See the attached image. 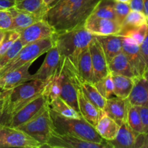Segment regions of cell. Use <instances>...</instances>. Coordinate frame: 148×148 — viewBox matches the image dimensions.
<instances>
[{
	"mask_svg": "<svg viewBox=\"0 0 148 148\" xmlns=\"http://www.w3.org/2000/svg\"><path fill=\"white\" fill-rule=\"evenodd\" d=\"M143 5H144V13L147 16L148 20V0H143Z\"/></svg>",
	"mask_w": 148,
	"mask_h": 148,
	"instance_id": "f6af8a7d",
	"label": "cell"
},
{
	"mask_svg": "<svg viewBox=\"0 0 148 148\" xmlns=\"http://www.w3.org/2000/svg\"><path fill=\"white\" fill-rule=\"evenodd\" d=\"M10 10L12 17V23L9 30H14L20 32L42 19L32 13L17 10L15 7L10 9Z\"/></svg>",
	"mask_w": 148,
	"mask_h": 148,
	"instance_id": "7402d4cb",
	"label": "cell"
},
{
	"mask_svg": "<svg viewBox=\"0 0 148 148\" xmlns=\"http://www.w3.org/2000/svg\"><path fill=\"white\" fill-rule=\"evenodd\" d=\"M77 102L79 112L81 116L87 122L95 127L99 119L101 110L98 109L85 97L81 88H79V85L77 88Z\"/></svg>",
	"mask_w": 148,
	"mask_h": 148,
	"instance_id": "ac0fdd59",
	"label": "cell"
},
{
	"mask_svg": "<svg viewBox=\"0 0 148 148\" xmlns=\"http://www.w3.org/2000/svg\"><path fill=\"white\" fill-rule=\"evenodd\" d=\"M108 69L111 74L124 75L132 78L136 77L127 56L123 51L118 53L108 62Z\"/></svg>",
	"mask_w": 148,
	"mask_h": 148,
	"instance_id": "603a6c76",
	"label": "cell"
},
{
	"mask_svg": "<svg viewBox=\"0 0 148 148\" xmlns=\"http://www.w3.org/2000/svg\"><path fill=\"white\" fill-rule=\"evenodd\" d=\"M129 104L130 103L127 98L111 97L106 99L103 111L120 126L121 123L126 121Z\"/></svg>",
	"mask_w": 148,
	"mask_h": 148,
	"instance_id": "9a60e30c",
	"label": "cell"
},
{
	"mask_svg": "<svg viewBox=\"0 0 148 148\" xmlns=\"http://www.w3.org/2000/svg\"><path fill=\"white\" fill-rule=\"evenodd\" d=\"M17 128L38 141L43 147L53 130L49 106L33 119L19 126Z\"/></svg>",
	"mask_w": 148,
	"mask_h": 148,
	"instance_id": "8992f818",
	"label": "cell"
},
{
	"mask_svg": "<svg viewBox=\"0 0 148 148\" xmlns=\"http://www.w3.org/2000/svg\"><path fill=\"white\" fill-rule=\"evenodd\" d=\"M88 47L90 53L95 82L109 73L108 63L103 50L99 42L95 38V36L90 43Z\"/></svg>",
	"mask_w": 148,
	"mask_h": 148,
	"instance_id": "4fadbf2b",
	"label": "cell"
},
{
	"mask_svg": "<svg viewBox=\"0 0 148 148\" xmlns=\"http://www.w3.org/2000/svg\"><path fill=\"white\" fill-rule=\"evenodd\" d=\"M55 1H56V0H43V2H44V4H46L48 7H49V6Z\"/></svg>",
	"mask_w": 148,
	"mask_h": 148,
	"instance_id": "bcb514c9",
	"label": "cell"
},
{
	"mask_svg": "<svg viewBox=\"0 0 148 148\" xmlns=\"http://www.w3.org/2000/svg\"><path fill=\"white\" fill-rule=\"evenodd\" d=\"M48 106L49 99L43 91L40 95H38L34 99L29 101L20 109L10 115L3 124L13 127H18L19 126L33 119Z\"/></svg>",
	"mask_w": 148,
	"mask_h": 148,
	"instance_id": "ba28073f",
	"label": "cell"
},
{
	"mask_svg": "<svg viewBox=\"0 0 148 148\" xmlns=\"http://www.w3.org/2000/svg\"><path fill=\"white\" fill-rule=\"evenodd\" d=\"M15 7L17 10L32 13L42 19H45L48 7L43 0H19L16 1Z\"/></svg>",
	"mask_w": 148,
	"mask_h": 148,
	"instance_id": "4316f807",
	"label": "cell"
},
{
	"mask_svg": "<svg viewBox=\"0 0 148 148\" xmlns=\"http://www.w3.org/2000/svg\"><path fill=\"white\" fill-rule=\"evenodd\" d=\"M93 38L94 35L82 25L55 35L54 44L59 50L60 58L66 59L77 69L79 56L89 46Z\"/></svg>",
	"mask_w": 148,
	"mask_h": 148,
	"instance_id": "7a4b0ae2",
	"label": "cell"
},
{
	"mask_svg": "<svg viewBox=\"0 0 148 148\" xmlns=\"http://www.w3.org/2000/svg\"><path fill=\"white\" fill-rule=\"evenodd\" d=\"M20 32L17 30H5L4 38L0 43V56L5 53L6 51L20 38Z\"/></svg>",
	"mask_w": 148,
	"mask_h": 148,
	"instance_id": "e575fe53",
	"label": "cell"
},
{
	"mask_svg": "<svg viewBox=\"0 0 148 148\" xmlns=\"http://www.w3.org/2000/svg\"><path fill=\"white\" fill-rule=\"evenodd\" d=\"M140 51H141L142 55L144 59L145 62L146 64V66H148V31L147 35H146L145 38L144 40L141 45L140 46ZM147 68V67H146Z\"/></svg>",
	"mask_w": 148,
	"mask_h": 148,
	"instance_id": "60d3db41",
	"label": "cell"
},
{
	"mask_svg": "<svg viewBox=\"0 0 148 148\" xmlns=\"http://www.w3.org/2000/svg\"><path fill=\"white\" fill-rule=\"evenodd\" d=\"M77 72L82 80L95 83L94 71L89 47L84 49L79 56L77 64Z\"/></svg>",
	"mask_w": 148,
	"mask_h": 148,
	"instance_id": "cb8c5ba5",
	"label": "cell"
},
{
	"mask_svg": "<svg viewBox=\"0 0 148 148\" xmlns=\"http://www.w3.org/2000/svg\"><path fill=\"white\" fill-rule=\"evenodd\" d=\"M4 103L3 104H1V105H0V119H1L3 114H4Z\"/></svg>",
	"mask_w": 148,
	"mask_h": 148,
	"instance_id": "7dc6e473",
	"label": "cell"
},
{
	"mask_svg": "<svg viewBox=\"0 0 148 148\" xmlns=\"http://www.w3.org/2000/svg\"><path fill=\"white\" fill-rule=\"evenodd\" d=\"M148 31V23L145 24L143 25L140 26L138 27L132 29L130 31L127 32L124 35V37H130L132 38L137 44L140 46L143 41L144 40L146 35H147Z\"/></svg>",
	"mask_w": 148,
	"mask_h": 148,
	"instance_id": "d590c367",
	"label": "cell"
},
{
	"mask_svg": "<svg viewBox=\"0 0 148 148\" xmlns=\"http://www.w3.org/2000/svg\"><path fill=\"white\" fill-rule=\"evenodd\" d=\"M16 0H0V10H10L15 7Z\"/></svg>",
	"mask_w": 148,
	"mask_h": 148,
	"instance_id": "7bdbcfd3",
	"label": "cell"
},
{
	"mask_svg": "<svg viewBox=\"0 0 148 148\" xmlns=\"http://www.w3.org/2000/svg\"><path fill=\"white\" fill-rule=\"evenodd\" d=\"M49 80L30 79L10 90L4 102V114L0 119L3 124L10 115L44 91Z\"/></svg>",
	"mask_w": 148,
	"mask_h": 148,
	"instance_id": "277c9868",
	"label": "cell"
},
{
	"mask_svg": "<svg viewBox=\"0 0 148 148\" xmlns=\"http://www.w3.org/2000/svg\"><path fill=\"white\" fill-rule=\"evenodd\" d=\"M118 1H123V2H127V3H129V2H130V0H118Z\"/></svg>",
	"mask_w": 148,
	"mask_h": 148,
	"instance_id": "816d5d0a",
	"label": "cell"
},
{
	"mask_svg": "<svg viewBox=\"0 0 148 148\" xmlns=\"http://www.w3.org/2000/svg\"><path fill=\"white\" fill-rule=\"evenodd\" d=\"M147 23V17L144 12L131 10L121 25V31L119 36H123L127 32Z\"/></svg>",
	"mask_w": 148,
	"mask_h": 148,
	"instance_id": "83f0119b",
	"label": "cell"
},
{
	"mask_svg": "<svg viewBox=\"0 0 148 148\" xmlns=\"http://www.w3.org/2000/svg\"><path fill=\"white\" fill-rule=\"evenodd\" d=\"M126 121L129 127L136 134H138L140 133H143L141 117H140V112L137 106L131 105L130 103L129 104Z\"/></svg>",
	"mask_w": 148,
	"mask_h": 148,
	"instance_id": "1f68e13d",
	"label": "cell"
},
{
	"mask_svg": "<svg viewBox=\"0 0 148 148\" xmlns=\"http://www.w3.org/2000/svg\"><path fill=\"white\" fill-rule=\"evenodd\" d=\"M134 148H148V132L137 134Z\"/></svg>",
	"mask_w": 148,
	"mask_h": 148,
	"instance_id": "ab89813d",
	"label": "cell"
},
{
	"mask_svg": "<svg viewBox=\"0 0 148 148\" xmlns=\"http://www.w3.org/2000/svg\"><path fill=\"white\" fill-rule=\"evenodd\" d=\"M95 37L101 44L108 63L114 56L122 51L123 36L119 35H107L95 36Z\"/></svg>",
	"mask_w": 148,
	"mask_h": 148,
	"instance_id": "ffe728a7",
	"label": "cell"
},
{
	"mask_svg": "<svg viewBox=\"0 0 148 148\" xmlns=\"http://www.w3.org/2000/svg\"><path fill=\"white\" fill-rule=\"evenodd\" d=\"M84 27L95 36H107L119 35L121 26L115 20L101 18L91 14L85 20Z\"/></svg>",
	"mask_w": 148,
	"mask_h": 148,
	"instance_id": "7c38bea8",
	"label": "cell"
},
{
	"mask_svg": "<svg viewBox=\"0 0 148 148\" xmlns=\"http://www.w3.org/2000/svg\"><path fill=\"white\" fill-rule=\"evenodd\" d=\"M12 23V17L10 10H0V30H7Z\"/></svg>",
	"mask_w": 148,
	"mask_h": 148,
	"instance_id": "74e56055",
	"label": "cell"
},
{
	"mask_svg": "<svg viewBox=\"0 0 148 148\" xmlns=\"http://www.w3.org/2000/svg\"><path fill=\"white\" fill-rule=\"evenodd\" d=\"M114 10H115L116 15V21L121 26L127 14L132 10L131 8H130V4H129V3L115 0Z\"/></svg>",
	"mask_w": 148,
	"mask_h": 148,
	"instance_id": "8d00e7d4",
	"label": "cell"
},
{
	"mask_svg": "<svg viewBox=\"0 0 148 148\" xmlns=\"http://www.w3.org/2000/svg\"><path fill=\"white\" fill-rule=\"evenodd\" d=\"M114 2L115 0H100L92 11V14L101 18L109 19L116 21Z\"/></svg>",
	"mask_w": 148,
	"mask_h": 148,
	"instance_id": "4dcf8cb0",
	"label": "cell"
},
{
	"mask_svg": "<svg viewBox=\"0 0 148 148\" xmlns=\"http://www.w3.org/2000/svg\"><path fill=\"white\" fill-rule=\"evenodd\" d=\"M122 51L127 56L135 76H143L147 66L142 55L140 45L131 38L123 36Z\"/></svg>",
	"mask_w": 148,
	"mask_h": 148,
	"instance_id": "8fae6325",
	"label": "cell"
},
{
	"mask_svg": "<svg viewBox=\"0 0 148 148\" xmlns=\"http://www.w3.org/2000/svg\"><path fill=\"white\" fill-rule=\"evenodd\" d=\"M54 45V36L32 42L23 46L18 54L0 69V77L27 63H33L39 56L46 53Z\"/></svg>",
	"mask_w": 148,
	"mask_h": 148,
	"instance_id": "5b68a950",
	"label": "cell"
},
{
	"mask_svg": "<svg viewBox=\"0 0 148 148\" xmlns=\"http://www.w3.org/2000/svg\"><path fill=\"white\" fill-rule=\"evenodd\" d=\"M127 100L132 106L148 107V81L144 77H134V86Z\"/></svg>",
	"mask_w": 148,
	"mask_h": 148,
	"instance_id": "e0dca14e",
	"label": "cell"
},
{
	"mask_svg": "<svg viewBox=\"0 0 148 148\" xmlns=\"http://www.w3.org/2000/svg\"><path fill=\"white\" fill-rule=\"evenodd\" d=\"M94 85L98 90V91L101 92V95L106 99L112 97V95H114V81H113L112 74L111 72H109L106 76L103 77L102 79L95 82Z\"/></svg>",
	"mask_w": 148,
	"mask_h": 148,
	"instance_id": "d6a6232c",
	"label": "cell"
},
{
	"mask_svg": "<svg viewBox=\"0 0 148 148\" xmlns=\"http://www.w3.org/2000/svg\"><path fill=\"white\" fill-rule=\"evenodd\" d=\"M16 1H19V0H16Z\"/></svg>",
	"mask_w": 148,
	"mask_h": 148,
	"instance_id": "f5cc1de1",
	"label": "cell"
},
{
	"mask_svg": "<svg viewBox=\"0 0 148 148\" xmlns=\"http://www.w3.org/2000/svg\"><path fill=\"white\" fill-rule=\"evenodd\" d=\"M100 0H56L49 7L46 19L56 34L84 25Z\"/></svg>",
	"mask_w": 148,
	"mask_h": 148,
	"instance_id": "6da1fadb",
	"label": "cell"
},
{
	"mask_svg": "<svg viewBox=\"0 0 148 148\" xmlns=\"http://www.w3.org/2000/svg\"><path fill=\"white\" fill-rule=\"evenodd\" d=\"M129 4H130L132 10L144 12L143 0H130Z\"/></svg>",
	"mask_w": 148,
	"mask_h": 148,
	"instance_id": "b9f144b4",
	"label": "cell"
},
{
	"mask_svg": "<svg viewBox=\"0 0 148 148\" xmlns=\"http://www.w3.org/2000/svg\"><path fill=\"white\" fill-rule=\"evenodd\" d=\"M119 128V125L101 110L99 119L95 127L98 134L106 141H109L115 138Z\"/></svg>",
	"mask_w": 148,
	"mask_h": 148,
	"instance_id": "44dd1931",
	"label": "cell"
},
{
	"mask_svg": "<svg viewBox=\"0 0 148 148\" xmlns=\"http://www.w3.org/2000/svg\"><path fill=\"white\" fill-rule=\"evenodd\" d=\"M50 109V116L52 121V128L60 134H68L82 140L92 143L103 144L109 148L107 141L98 134L95 127L87 122L83 118H66Z\"/></svg>",
	"mask_w": 148,
	"mask_h": 148,
	"instance_id": "3957f363",
	"label": "cell"
},
{
	"mask_svg": "<svg viewBox=\"0 0 148 148\" xmlns=\"http://www.w3.org/2000/svg\"><path fill=\"white\" fill-rule=\"evenodd\" d=\"M143 77H144L148 81V66H147V68H146V69H145V71L144 74H143Z\"/></svg>",
	"mask_w": 148,
	"mask_h": 148,
	"instance_id": "c3c4849f",
	"label": "cell"
},
{
	"mask_svg": "<svg viewBox=\"0 0 148 148\" xmlns=\"http://www.w3.org/2000/svg\"><path fill=\"white\" fill-rule=\"evenodd\" d=\"M140 112L143 124V133L148 132V107L137 106Z\"/></svg>",
	"mask_w": 148,
	"mask_h": 148,
	"instance_id": "f35d334b",
	"label": "cell"
},
{
	"mask_svg": "<svg viewBox=\"0 0 148 148\" xmlns=\"http://www.w3.org/2000/svg\"><path fill=\"white\" fill-rule=\"evenodd\" d=\"M4 33H5V30H0V43H1V40H2V39H3V38H4Z\"/></svg>",
	"mask_w": 148,
	"mask_h": 148,
	"instance_id": "681fc988",
	"label": "cell"
},
{
	"mask_svg": "<svg viewBox=\"0 0 148 148\" xmlns=\"http://www.w3.org/2000/svg\"><path fill=\"white\" fill-rule=\"evenodd\" d=\"M112 77L114 95L121 98H128L134 86V78L116 74H112Z\"/></svg>",
	"mask_w": 148,
	"mask_h": 148,
	"instance_id": "484cf974",
	"label": "cell"
},
{
	"mask_svg": "<svg viewBox=\"0 0 148 148\" xmlns=\"http://www.w3.org/2000/svg\"><path fill=\"white\" fill-rule=\"evenodd\" d=\"M40 148L42 145L17 127L0 124V148Z\"/></svg>",
	"mask_w": 148,
	"mask_h": 148,
	"instance_id": "52a82bcc",
	"label": "cell"
},
{
	"mask_svg": "<svg viewBox=\"0 0 148 148\" xmlns=\"http://www.w3.org/2000/svg\"><path fill=\"white\" fill-rule=\"evenodd\" d=\"M49 106L53 111L63 116L66 117V118H82L80 114L77 111L72 108L69 104H68L61 97H57L56 98L49 102Z\"/></svg>",
	"mask_w": 148,
	"mask_h": 148,
	"instance_id": "f1b7e54d",
	"label": "cell"
},
{
	"mask_svg": "<svg viewBox=\"0 0 148 148\" xmlns=\"http://www.w3.org/2000/svg\"><path fill=\"white\" fill-rule=\"evenodd\" d=\"M61 90H62V72L61 66H59L55 73L49 79L44 89L45 93L48 96L49 102L55 99L57 97H60Z\"/></svg>",
	"mask_w": 148,
	"mask_h": 148,
	"instance_id": "f546056e",
	"label": "cell"
},
{
	"mask_svg": "<svg viewBox=\"0 0 148 148\" xmlns=\"http://www.w3.org/2000/svg\"><path fill=\"white\" fill-rule=\"evenodd\" d=\"M46 53L41 66L34 75H32V79L49 80L57 70L60 64V54L56 45H53Z\"/></svg>",
	"mask_w": 148,
	"mask_h": 148,
	"instance_id": "5bb4252c",
	"label": "cell"
},
{
	"mask_svg": "<svg viewBox=\"0 0 148 148\" xmlns=\"http://www.w3.org/2000/svg\"><path fill=\"white\" fill-rule=\"evenodd\" d=\"M10 90H4L3 92H0V105H1V104L5 102L9 94H10Z\"/></svg>",
	"mask_w": 148,
	"mask_h": 148,
	"instance_id": "ee69618b",
	"label": "cell"
},
{
	"mask_svg": "<svg viewBox=\"0 0 148 148\" xmlns=\"http://www.w3.org/2000/svg\"><path fill=\"white\" fill-rule=\"evenodd\" d=\"M56 34L55 29L46 19H41L20 31V39L23 46L41 40L53 37Z\"/></svg>",
	"mask_w": 148,
	"mask_h": 148,
	"instance_id": "30bf717a",
	"label": "cell"
},
{
	"mask_svg": "<svg viewBox=\"0 0 148 148\" xmlns=\"http://www.w3.org/2000/svg\"><path fill=\"white\" fill-rule=\"evenodd\" d=\"M4 90H5L4 89V88H3L2 84H1V81H0V92H3V91H4Z\"/></svg>",
	"mask_w": 148,
	"mask_h": 148,
	"instance_id": "f907efd6",
	"label": "cell"
},
{
	"mask_svg": "<svg viewBox=\"0 0 148 148\" xmlns=\"http://www.w3.org/2000/svg\"><path fill=\"white\" fill-rule=\"evenodd\" d=\"M43 147L52 148H108L106 145L92 143L68 134L52 130Z\"/></svg>",
	"mask_w": 148,
	"mask_h": 148,
	"instance_id": "9c48e42d",
	"label": "cell"
},
{
	"mask_svg": "<svg viewBox=\"0 0 148 148\" xmlns=\"http://www.w3.org/2000/svg\"><path fill=\"white\" fill-rule=\"evenodd\" d=\"M79 85L85 97L98 109L103 110L106 103V98L101 95L95 85L91 82L82 80V79L79 78Z\"/></svg>",
	"mask_w": 148,
	"mask_h": 148,
	"instance_id": "d4e9b609",
	"label": "cell"
},
{
	"mask_svg": "<svg viewBox=\"0 0 148 148\" xmlns=\"http://www.w3.org/2000/svg\"><path fill=\"white\" fill-rule=\"evenodd\" d=\"M137 134L129 127L127 121L119 126L115 138L107 141L109 148H134Z\"/></svg>",
	"mask_w": 148,
	"mask_h": 148,
	"instance_id": "d6986e66",
	"label": "cell"
},
{
	"mask_svg": "<svg viewBox=\"0 0 148 148\" xmlns=\"http://www.w3.org/2000/svg\"><path fill=\"white\" fill-rule=\"evenodd\" d=\"M23 47V43L20 40V38L7 49L4 54L0 56V69L6 64L11 62L20 52Z\"/></svg>",
	"mask_w": 148,
	"mask_h": 148,
	"instance_id": "836d02e7",
	"label": "cell"
},
{
	"mask_svg": "<svg viewBox=\"0 0 148 148\" xmlns=\"http://www.w3.org/2000/svg\"><path fill=\"white\" fill-rule=\"evenodd\" d=\"M33 63H27L20 67L7 72L0 77V81L5 90H11L23 82L32 79V75L29 72L30 65Z\"/></svg>",
	"mask_w": 148,
	"mask_h": 148,
	"instance_id": "2e32d148",
	"label": "cell"
}]
</instances>
